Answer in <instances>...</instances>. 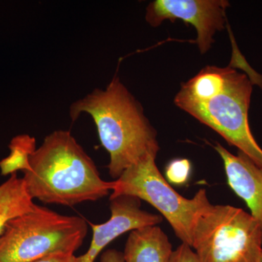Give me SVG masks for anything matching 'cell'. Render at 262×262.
Wrapping results in <instances>:
<instances>
[{
    "mask_svg": "<svg viewBox=\"0 0 262 262\" xmlns=\"http://www.w3.org/2000/svg\"><path fill=\"white\" fill-rule=\"evenodd\" d=\"M82 113L91 115L96 124L101 145L110 155L107 168L113 178L118 179L147 155H158L156 130L117 75L106 89L94 90L71 105L72 121Z\"/></svg>",
    "mask_w": 262,
    "mask_h": 262,
    "instance_id": "6da1fadb",
    "label": "cell"
},
{
    "mask_svg": "<svg viewBox=\"0 0 262 262\" xmlns=\"http://www.w3.org/2000/svg\"><path fill=\"white\" fill-rule=\"evenodd\" d=\"M192 248L202 262H261V230L242 208L209 203L193 227Z\"/></svg>",
    "mask_w": 262,
    "mask_h": 262,
    "instance_id": "277c9868",
    "label": "cell"
},
{
    "mask_svg": "<svg viewBox=\"0 0 262 262\" xmlns=\"http://www.w3.org/2000/svg\"><path fill=\"white\" fill-rule=\"evenodd\" d=\"M156 156L147 155L113 181L110 199L130 196L147 202L168 221L182 244L192 247V229L196 218L208 204L206 189L187 199L170 186L157 166Z\"/></svg>",
    "mask_w": 262,
    "mask_h": 262,
    "instance_id": "5b68a950",
    "label": "cell"
},
{
    "mask_svg": "<svg viewBox=\"0 0 262 262\" xmlns=\"http://www.w3.org/2000/svg\"><path fill=\"white\" fill-rule=\"evenodd\" d=\"M251 94L252 82L247 75L227 67L225 84L218 94L202 101L176 96L174 103L262 167V149L248 123Z\"/></svg>",
    "mask_w": 262,
    "mask_h": 262,
    "instance_id": "8992f818",
    "label": "cell"
},
{
    "mask_svg": "<svg viewBox=\"0 0 262 262\" xmlns=\"http://www.w3.org/2000/svg\"><path fill=\"white\" fill-rule=\"evenodd\" d=\"M214 149L223 160L229 187L245 202L262 233V167L242 151L234 155L219 143Z\"/></svg>",
    "mask_w": 262,
    "mask_h": 262,
    "instance_id": "9c48e42d",
    "label": "cell"
},
{
    "mask_svg": "<svg viewBox=\"0 0 262 262\" xmlns=\"http://www.w3.org/2000/svg\"><path fill=\"white\" fill-rule=\"evenodd\" d=\"M192 165L187 159L172 160L165 169V176L169 183L175 185H184L189 180Z\"/></svg>",
    "mask_w": 262,
    "mask_h": 262,
    "instance_id": "5bb4252c",
    "label": "cell"
},
{
    "mask_svg": "<svg viewBox=\"0 0 262 262\" xmlns=\"http://www.w3.org/2000/svg\"><path fill=\"white\" fill-rule=\"evenodd\" d=\"M35 206L27 191L23 178L16 173L0 185V237L10 220L32 211Z\"/></svg>",
    "mask_w": 262,
    "mask_h": 262,
    "instance_id": "8fae6325",
    "label": "cell"
},
{
    "mask_svg": "<svg viewBox=\"0 0 262 262\" xmlns=\"http://www.w3.org/2000/svg\"><path fill=\"white\" fill-rule=\"evenodd\" d=\"M10 154L0 162L2 175H12L18 170L27 171L30 168V158L36 151V139L29 135L15 136L10 141Z\"/></svg>",
    "mask_w": 262,
    "mask_h": 262,
    "instance_id": "4fadbf2b",
    "label": "cell"
},
{
    "mask_svg": "<svg viewBox=\"0 0 262 262\" xmlns=\"http://www.w3.org/2000/svg\"><path fill=\"white\" fill-rule=\"evenodd\" d=\"M30 262H80V261L79 256H75V254H57Z\"/></svg>",
    "mask_w": 262,
    "mask_h": 262,
    "instance_id": "2e32d148",
    "label": "cell"
},
{
    "mask_svg": "<svg viewBox=\"0 0 262 262\" xmlns=\"http://www.w3.org/2000/svg\"><path fill=\"white\" fill-rule=\"evenodd\" d=\"M88 233L87 222L46 207L10 220L0 237V262H30L57 254L72 255Z\"/></svg>",
    "mask_w": 262,
    "mask_h": 262,
    "instance_id": "3957f363",
    "label": "cell"
},
{
    "mask_svg": "<svg viewBox=\"0 0 262 262\" xmlns=\"http://www.w3.org/2000/svg\"><path fill=\"white\" fill-rule=\"evenodd\" d=\"M173 251L167 234L153 225L131 231L122 254L125 262H169Z\"/></svg>",
    "mask_w": 262,
    "mask_h": 262,
    "instance_id": "30bf717a",
    "label": "cell"
},
{
    "mask_svg": "<svg viewBox=\"0 0 262 262\" xmlns=\"http://www.w3.org/2000/svg\"><path fill=\"white\" fill-rule=\"evenodd\" d=\"M261 262H262V258H261Z\"/></svg>",
    "mask_w": 262,
    "mask_h": 262,
    "instance_id": "ac0fdd59",
    "label": "cell"
},
{
    "mask_svg": "<svg viewBox=\"0 0 262 262\" xmlns=\"http://www.w3.org/2000/svg\"><path fill=\"white\" fill-rule=\"evenodd\" d=\"M111 217L105 223L91 224L92 241L87 252L79 256L80 262H94L98 255L114 239L134 229L158 225L161 215L144 211L141 200L130 196H120L110 199Z\"/></svg>",
    "mask_w": 262,
    "mask_h": 262,
    "instance_id": "ba28073f",
    "label": "cell"
},
{
    "mask_svg": "<svg viewBox=\"0 0 262 262\" xmlns=\"http://www.w3.org/2000/svg\"><path fill=\"white\" fill-rule=\"evenodd\" d=\"M228 6L225 0H155L148 5L145 18L152 27L177 19L192 24L198 34V48L204 54L214 42L215 32L225 28Z\"/></svg>",
    "mask_w": 262,
    "mask_h": 262,
    "instance_id": "52a82bcc",
    "label": "cell"
},
{
    "mask_svg": "<svg viewBox=\"0 0 262 262\" xmlns=\"http://www.w3.org/2000/svg\"><path fill=\"white\" fill-rule=\"evenodd\" d=\"M227 67H206L196 76L183 84L177 97L192 100L206 101L223 89Z\"/></svg>",
    "mask_w": 262,
    "mask_h": 262,
    "instance_id": "7c38bea8",
    "label": "cell"
},
{
    "mask_svg": "<svg viewBox=\"0 0 262 262\" xmlns=\"http://www.w3.org/2000/svg\"><path fill=\"white\" fill-rule=\"evenodd\" d=\"M101 262H125L123 254L115 249L106 250L101 254Z\"/></svg>",
    "mask_w": 262,
    "mask_h": 262,
    "instance_id": "e0dca14e",
    "label": "cell"
},
{
    "mask_svg": "<svg viewBox=\"0 0 262 262\" xmlns=\"http://www.w3.org/2000/svg\"><path fill=\"white\" fill-rule=\"evenodd\" d=\"M29 163L23 178L27 192L46 204L72 207L98 201L113 190L114 182L101 179L94 160L70 131L46 136Z\"/></svg>",
    "mask_w": 262,
    "mask_h": 262,
    "instance_id": "7a4b0ae2",
    "label": "cell"
},
{
    "mask_svg": "<svg viewBox=\"0 0 262 262\" xmlns=\"http://www.w3.org/2000/svg\"><path fill=\"white\" fill-rule=\"evenodd\" d=\"M169 262H202L191 246L182 244L173 251Z\"/></svg>",
    "mask_w": 262,
    "mask_h": 262,
    "instance_id": "9a60e30c",
    "label": "cell"
}]
</instances>
